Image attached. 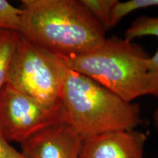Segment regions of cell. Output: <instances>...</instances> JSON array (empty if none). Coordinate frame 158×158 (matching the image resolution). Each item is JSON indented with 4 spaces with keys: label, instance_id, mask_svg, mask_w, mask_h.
Returning a JSON list of instances; mask_svg holds the SVG:
<instances>
[{
    "label": "cell",
    "instance_id": "obj_5",
    "mask_svg": "<svg viewBox=\"0 0 158 158\" xmlns=\"http://www.w3.org/2000/svg\"><path fill=\"white\" fill-rule=\"evenodd\" d=\"M67 122L62 101L47 106L6 84L0 92V133L10 143H22L46 128Z\"/></svg>",
    "mask_w": 158,
    "mask_h": 158
},
{
    "label": "cell",
    "instance_id": "obj_11",
    "mask_svg": "<svg viewBox=\"0 0 158 158\" xmlns=\"http://www.w3.org/2000/svg\"><path fill=\"white\" fill-rule=\"evenodd\" d=\"M82 3L105 28H110L113 10L118 0H81Z\"/></svg>",
    "mask_w": 158,
    "mask_h": 158
},
{
    "label": "cell",
    "instance_id": "obj_13",
    "mask_svg": "<svg viewBox=\"0 0 158 158\" xmlns=\"http://www.w3.org/2000/svg\"><path fill=\"white\" fill-rule=\"evenodd\" d=\"M144 95H152L158 98V47L155 54L148 59Z\"/></svg>",
    "mask_w": 158,
    "mask_h": 158
},
{
    "label": "cell",
    "instance_id": "obj_4",
    "mask_svg": "<svg viewBox=\"0 0 158 158\" xmlns=\"http://www.w3.org/2000/svg\"><path fill=\"white\" fill-rule=\"evenodd\" d=\"M64 68L60 59L21 36L6 85L41 103L61 101Z\"/></svg>",
    "mask_w": 158,
    "mask_h": 158
},
{
    "label": "cell",
    "instance_id": "obj_7",
    "mask_svg": "<svg viewBox=\"0 0 158 158\" xmlns=\"http://www.w3.org/2000/svg\"><path fill=\"white\" fill-rule=\"evenodd\" d=\"M83 138L68 123L39 132L21 143L28 158H79Z\"/></svg>",
    "mask_w": 158,
    "mask_h": 158
},
{
    "label": "cell",
    "instance_id": "obj_10",
    "mask_svg": "<svg viewBox=\"0 0 158 158\" xmlns=\"http://www.w3.org/2000/svg\"><path fill=\"white\" fill-rule=\"evenodd\" d=\"M158 7V0H129L119 2L116 4L113 10L110 19V28L114 27L132 12L141 9Z\"/></svg>",
    "mask_w": 158,
    "mask_h": 158
},
{
    "label": "cell",
    "instance_id": "obj_9",
    "mask_svg": "<svg viewBox=\"0 0 158 158\" xmlns=\"http://www.w3.org/2000/svg\"><path fill=\"white\" fill-rule=\"evenodd\" d=\"M146 36H154L158 38V13L154 17L141 16L135 19L125 31L127 40H133Z\"/></svg>",
    "mask_w": 158,
    "mask_h": 158
},
{
    "label": "cell",
    "instance_id": "obj_6",
    "mask_svg": "<svg viewBox=\"0 0 158 158\" xmlns=\"http://www.w3.org/2000/svg\"><path fill=\"white\" fill-rule=\"evenodd\" d=\"M147 135L139 130H117L84 138L79 158H143Z\"/></svg>",
    "mask_w": 158,
    "mask_h": 158
},
{
    "label": "cell",
    "instance_id": "obj_1",
    "mask_svg": "<svg viewBox=\"0 0 158 158\" xmlns=\"http://www.w3.org/2000/svg\"><path fill=\"white\" fill-rule=\"evenodd\" d=\"M23 38L61 59L94 51L106 40V28L81 0H22Z\"/></svg>",
    "mask_w": 158,
    "mask_h": 158
},
{
    "label": "cell",
    "instance_id": "obj_3",
    "mask_svg": "<svg viewBox=\"0 0 158 158\" xmlns=\"http://www.w3.org/2000/svg\"><path fill=\"white\" fill-rule=\"evenodd\" d=\"M149 57L133 41L111 37L87 54L59 58L67 68L132 102L144 96Z\"/></svg>",
    "mask_w": 158,
    "mask_h": 158
},
{
    "label": "cell",
    "instance_id": "obj_8",
    "mask_svg": "<svg viewBox=\"0 0 158 158\" xmlns=\"http://www.w3.org/2000/svg\"><path fill=\"white\" fill-rule=\"evenodd\" d=\"M20 39L21 35L18 31H0V92L6 84L12 59Z\"/></svg>",
    "mask_w": 158,
    "mask_h": 158
},
{
    "label": "cell",
    "instance_id": "obj_14",
    "mask_svg": "<svg viewBox=\"0 0 158 158\" xmlns=\"http://www.w3.org/2000/svg\"><path fill=\"white\" fill-rule=\"evenodd\" d=\"M0 158H28L19 152L0 133Z\"/></svg>",
    "mask_w": 158,
    "mask_h": 158
},
{
    "label": "cell",
    "instance_id": "obj_15",
    "mask_svg": "<svg viewBox=\"0 0 158 158\" xmlns=\"http://www.w3.org/2000/svg\"><path fill=\"white\" fill-rule=\"evenodd\" d=\"M153 116H154V121H155V125L158 129V108L156 109L155 113H154Z\"/></svg>",
    "mask_w": 158,
    "mask_h": 158
},
{
    "label": "cell",
    "instance_id": "obj_2",
    "mask_svg": "<svg viewBox=\"0 0 158 158\" xmlns=\"http://www.w3.org/2000/svg\"><path fill=\"white\" fill-rule=\"evenodd\" d=\"M61 101L68 122L84 139L143 123L138 104L124 100L92 79L64 64Z\"/></svg>",
    "mask_w": 158,
    "mask_h": 158
},
{
    "label": "cell",
    "instance_id": "obj_12",
    "mask_svg": "<svg viewBox=\"0 0 158 158\" xmlns=\"http://www.w3.org/2000/svg\"><path fill=\"white\" fill-rule=\"evenodd\" d=\"M23 10L7 0H0V31L9 30L19 32Z\"/></svg>",
    "mask_w": 158,
    "mask_h": 158
}]
</instances>
